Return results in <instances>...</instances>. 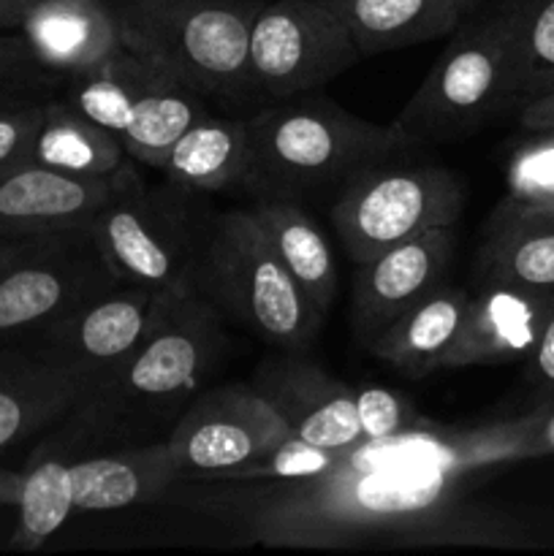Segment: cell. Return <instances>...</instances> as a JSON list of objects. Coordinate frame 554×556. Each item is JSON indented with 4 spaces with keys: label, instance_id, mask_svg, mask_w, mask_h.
Segmentation results:
<instances>
[{
    "label": "cell",
    "instance_id": "1",
    "mask_svg": "<svg viewBox=\"0 0 554 556\" xmlns=\"http://www.w3.org/2000/svg\"><path fill=\"white\" fill-rule=\"evenodd\" d=\"M226 345L221 313L185 282L147 340L71 407V434L109 448L158 443L206 389Z\"/></svg>",
    "mask_w": 554,
    "mask_h": 556
},
{
    "label": "cell",
    "instance_id": "2",
    "mask_svg": "<svg viewBox=\"0 0 554 556\" xmlns=\"http://www.w3.org/2000/svg\"><path fill=\"white\" fill-rule=\"evenodd\" d=\"M405 150L391 125H375L331 98L291 96L248 117L242 190L255 199L304 201L340 190L358 168Z\"/></svg>",
    "mask_w": 554,
    "mask_h": 556
},
{
    "label": "cell",
    "instance_id": "3",
    "mask_svg": "<svg viewBox=\"0 0 554 556\" xmlns=\"http://www.w3.org/2000/svg\"><path fill=\"white\" fill-rule=\"evenodd\" d=\"M259 0H117L119 43L168 79L223 106L259 101L250 25Z\"/></svg>",
    "mask_w": 554,
    "mask_h": 556
},
{
    "label": "cell",
    "instance_id": "4",
    "mask_svg": "<svg viewBox=\"0 0 554 556\" xmlns=\"http://www.w3.org/2000/svg\"><path fill=\"white\" fill-rule=\"evenodd\" d=\"M190 286L223 320L282 353L304 351L326 318L288 275L253 210L212 212L190 266Z\"/></svg>",
    "mask_w": 554,
    "mask_h": 556
},
{
    "label": "cell",
    "instance_id": "5",
    "mask_svg": "<svg viewBox=\"0 0 554 556\" xmlns=\"http://www.w3.org/2000/svg\"><path fill=\"white\" fill-rule=\"evenodd\" d=\"M196 190L147 185L125 166L119 188L92 217V233L114 277L125 286L174 288L190 282L196 250L212 212Z\"/></svg>",
    "mask_w": 554,
    "mask_h": 556
},
{
    "label": "cell",
    "instance_id": "6",
    "mask_svg": "<svg viewBox=\"0 0 554 556\" xmlns=\"http://www.w3.org/2000/svg\"><path fill=\"white\" fill-rule=\"evenodd\" d=\"M505 103H514L511 47L503 16L494 11L451 33L449 47L391 128L405 147L462 139Z\"/></svg>",
    "mask_w": 554,
    "mask_h": 556
},
{
    "label": "cell",
    "instance_id": "7",
    "mask_svg": "<svg viewBox=\"0 0 554 556\" xmlns=\"http://www.w3.org/2000/svg\"><path fill=\"white\" fill-rule=\"evenodd\" d=\"M465 206L459 177L438 163H391L358 168L331 204V226L353 264L435 228L456 226Z\"/></svg>",
    "mask_w": 554,
    "mask_h": 556
},
{
    "label": "cell",
    "instance_id": "8",
    "mask_svg": "<svg viewBox=\"0 0 554 556\" xmlns=\"http://www.w3.org/2000/svg\"><path fill=\"white\" fill-rule=\"evenodd\" d=\"M68 79V101L106 128L134 161L152 168L190 125L210 114L204 98L123 47L98 68Z\"/></svg>",
    "mask_w": 554,
    "mask_h": 556
},
{
    "label": "cell",
    "instance_id": "9",
    "mask_svg": "<svg viewBox=\"0 0 554 556\" xmlns=\"http://www.w3.org/2000/svg\"><path fill=\"white\" fill-rule=\"evenodd\" d=\"M358 60L362 52L331 0L264 3L250 25V74L259 101L315 92Z\"/></svg>",
    "mask_w": 554,
    "mask_h": 556
},
{
    "label": "cell",
    "instance_id": "10",
    "mask_svg": "<svg viewBox=\"0 0 554 556\" xmlns=\"http://www.w3.org/2000/svg\"><path fill=\"white\" fill-rule=\"evenodd\" d=\"M288 438V424L253 386L231 383L199 391L166 443L179 476L234 478Z\"/></svg>",
    "mask_w": 554,
    "mask_h": 556
},
{
    "label": "cell",
    "instance_id": "11",
    "mask_svg": "<svg viewBox=\"0 0 554 556\" xmlns=\"http://www.w3.org/2000/svg\"><path fill=\"white\" fill-rule=\"evenodd\" d=\"M90 226L49 239L0 277V337L60 324L81 304L117 288Z\"/></svg>",
    "mask_w": 554,
    "mask_h": 556
},
{
    "label": "cell",
    "instance_id": "12",
    "mask_svg": "<svg viewBox=\"0 0 554 556\" xmlns=\"http://www.w3.org/2000/svg\"><path fill=\"white\" fill-rule=\"evenodd\" d=\"M353 470L337 465L326 476L297 481L304 494H286L266 514L269 521L302 514V521L324 514L326 521L342 525H391L396 519H413L435 510L449 497V472L405 465H358L351 456Z\"/></svg>",
    "mask_w": 554,
    "mask_h": 556
},
{
    "label": "cell",
    "instance_id": "13",
    "mask_svg": "<svg viewBox=\"0 0 554 556\" xmlns=\"http://www.w3.org/2000/svg\"><path fill=\"white\" fill-rule=\"evenodd\" d=\"M182 286L155 288L119 282L41 331L43 348L38 362L74 375L87 391L147 340Z\"/></svg>",
    "mask_w": 554,
    "mask_h": 556
},
{
    "label": "cell",
    "instance_id": "14",
    "mask_svg": "<svg viewBox=\"0 0 554 556\" xmlns=\"http://www.w3.org/2000/svg\"><path fill=\"white\" fill-rule=\"evenodd\" d=\"M454 250V226H445L394 244L375 258L356 264L351 326L358 345L369 351L413 304L449 282Z\"/></svg>",
    "mask_w": 554,
    "mask_h": 556
},
{
    "label": "cell",
    "instance_id": "15",
    "mask_svg": "<svg viewBox=\"0 0 554 556\" xmlns=\"http://www.w3.org/2000/svg\"><path fill=\"white\" fill-rule=\"evenodd\" d=\"M253 389L280 413L291 438L326 451H351L362 443L356 418V394L342 380L288 353L269 358L253 375Z\"/></svg>",
    "mask_w": 554,
    "mask_h": 556
},
{
    "label": "cell",
    "instance_id": "16",
    "mask_svg": "<svg viewBox=\"0 0 554 556\" xmlns=\"http://www.w3.org/2000/svg\"><path fill=\"white\" fill-rule=\"evenodd\" d=\"M128 166V163H125ZM123 168L112 177H71L38 163H16L0 172V233L43 237L90 226L119 188Z\"/></svg>",
    "mask_w": 554,
    "mask_h": 556
},
{
    "label": "cell",
    "instance_id": "17",
    "mask_svg": "<svg viewBox=\"0 0 554 556\" xmlns=\"http://www.w3.org/2000/svg\"><path fill=\"white\" fill-rule=\"evenodd\" d=\"M552 302L554 296L546 293L478 280V291L470 293L462 334L451 348L443 369L530 358Z\"/></svg>",
    "mask_w": 554,
    "mask_h": 556
},
{
    "label": "cell",
    "instance_id": "18",
    "mask_svg": "<svg viewBox=\"0 0 554 556\" xmlns=\"http://www.w3.org/2000/svg\"><path fill=\"white\" fill-rule=\"evenodd\" d=\"M22 36L43 68L65 76L98 68L123 47L112 0H33Z\"/></svg>",
    "mask_w": 554,
    "mask_h": 556
},
{
    "label": "cell",
    "instance_id": "19",
    "mask_svg": "<svg viewBox=\"0 0 554 556\" xmlns=\"http://www.w3.org/2000/svg\"><path fill=\"white\" fill-rule=\"evenodd\" d=\"M478 280L554 296V210L505 199L483 233Z\"/></svg>",
    "mask_w": 554,
    "mask_h": 556
},
{
    "label": "cell",
    "instance_id": "20",
    "mask_svg": "<svg viewBox=\"0 0 554 556\" xmlns=\"http://www.w3.org/2000/svg\"><path fill=\"white\" fill-rule=\"evenodd\" d=\"M71 492L74 510H119L144 503L166 492L168 483L179 476L168 443L125 445L112 454L87 456L71 462Z\"/></svg>",
    "mask_w": 554,
    "mask_h": 556
},
{
    "label": "cell",
    "instance_id": "21",
    "mask_svg": "<svg viewBox=\"0 0 554 556\" xmlns=\"http://www.w3.org/2000/svg\"><path fill=\"white\" fill-rule=\"evenodd\" d=\"M362 58L445 38L481 0H331Z\"/></svg>",
    "mask_w": 554,
    "mask_h": 556
},
{
    "label": "cell",
    "instance_id": "22",
    "mask_svg": "<svg viewBox=\"0 0 554 556\" xmlns=\"http://www.w3.org/2000/svg\"><path fill=\"white\" fill-rule=\"evenodd\" d=\"M467 307H470V293L443 282L429 296L413 304L402 318H396L369 348V353L407 378H427L429 372L443 369L451 348L462 334Z\"/></svg>",
    "mask_w": 554,
    "mask_h": 556
},
{
    "label": "cell",
    "instance_id": "23",
    "mask_svg": "<svg viewBox=\"0 0 554 556\" xmlns=\"http://www.w3.org/2000/svg\"><path fill=\"white\" fill-rule=\"evenodd\" d=\"M248 168V117L204 114L166 152L158 172L196 193L242 188Z\"/></svg>",
    "mask_w": 554,
    "mask_h": 556
},
{
    "label": "cell",
    "instance_id": "24",
    "mask_svg": "<svg viewBox=\"0 0 554 556\" xmlns=\"http://www.w3.org/2000/svg\"><path fill=\"white\" fill-rule=\"evenodd\" d=\"M250 210L304 296L320 315L329 313L337 296V261L318 223L304 212L302 201L255 199Z\"/></svg>",
    "mask_w": 554,
    "mask_h": 556
},
{
    "label": "cell",
    "instance_id": "25",
    "mask_svg": "<svg viewBox=\"0 0 554 556\" xmlns=\"http://www.w3.org/2000/svg\"><path fill=\"white\" fill-rule=\"evenodd\" d=\"M125 147L71 101L43 103L41 123L27 150V163L90 179L112 177L125 166Z\"/></svg>",
    "mask_w": 554,
    "mask_h": 556
},
{
    "label": "cell",
    "instance_id": "26",
    "mask_svg": "<svg viewBox=\"0 0 554 556\" xmlns=\"http://www.w3.org/2000/svg\"><path fill=\"white\" fill-rule=\"evenodd\" d=\"M85 394V383L74 375L36 362L20 380L0 386V448L30 429L71 413Z\"/></svg>",
    "mask_w": 554,
    "mask_h": 556
},
{
    "label": "cell",
    "instance_id": "27",
    "mask_svg": "<svg viewBox=\"0 0 554 556\" xmlns=\"http://www.w3.org/2000/svg\"><path fill=\"white\" fill-rule=\"evenodd\" d=\"M508 30L514 101H532L554 87V0L500 9Z\"/></svg>",
    "mask_w": 554,
    "mask_h": 556
},
{
    "label": "cell",
    "instance_id": "28",
    "mask_svg": "<svg viewBox=\"0 0 554 556\" xmlns=\"http://www.w3.org/2000/svg\"><path fill=\"white\" fill-rule=\"evenodd\" d=\"M74 510L71 470L60 459L38 462L20 492V543L38 548L47 543Z\"/></svg>",
    "mask_w": 554,
    "mask_h": 556
},
{
    "label": "cell",
    "instance_id": "29",
    "mask_svg": "<svg viewBox=\"0 0 554 556\" xmlns=\"http://www.w3.org/2000/svg\"><path fill=\"white\" fill-rule=\"evenodd\" d=\"M505 179L508 201L532 210H554V130H538L536 139L516 147Z\"/></svg>",
    "mask_w": 554,
    "mask_h": 556
},
{
    "label": "cell",
    "instance_id": "30",
    "mask_svg": "<svg viewBox=\"0 0 554 556\" xmlns=\"http://www.w3.org/2000/svg\"><path fill=\"white\" fill-rule=\"evenodd\" d=\"M348 451H326L315 448V445L302 443L297 438H288L277 445L275 451L264 456V459L253 462L250 467L239 470L234 481H266V478H277V481H307V478L326 476L335 470L342 462Z\"/></svg>",
    "mask_w": 554,
    "mask_h": 556
},
{
    "label": "cell",
    "instance_id": "31",
    "mask_svg": "<svg viewBox=\"0 0 554 556\" xmlns=\"http://www.w3.org/2000/svg\"><path fill=\"white\" fill-rule=\"evenodd\" d=\"M353 394H356L358 429L367 443L411 432L416 413H413L411 402L402 400L400 394L389 389H362Z\"/></svg>",
    "mask_w": 554,
    "mask_h": 556
},
{
    "label": "cell",
    "instance_id": "32",
    "mask_svg": "<svg viewBox=\"0 0 554 556\" xmlns=\"http://www.w3.org/2000/svg\"><path fill=\"white\" fill-rule=\"evenodd\" d=\"M43 103L0 109V172L27 161L33 134L41 123Z\"/></svg>",
    "mask_w": 554,
    "mask_h": 556
},
{
    "label": "cell",
    "instance_id": "33",
    "mask_svg": "<svg viewBox=\"0 0 554 556\" xmlns=\"http://www.w3.org/2000/svg\"><path fill=\"white\" fill-rule=\"evenodd\" d=\"M527 375H530V383L536 386L538 394L554 400V302L543 318L536 348L527 358Z\"/></svg>",
    "mask_w": 554,
    "mask_h": 556
},
{
    "label": "cell",
    "instance_id": "34",
    "mask_svg": "<svg viewBox=\"0 0 554 556\" xmlns=\"http://www.w3.org/2000/svg\"><path fill=\"white\" fill-rule=\"evenodd\" d=\"M41 68L25 36H0V79L36 76Z\"/></svg>",
    "mask_w": 554,
    "mask_h": 556
},
{
    "label": "cell",
    "instance_id": "35",
    "mask_svg": "<svg viewBox=\"0 0 554 556\" xmlns=\"http://www.w3.org/2000/svg\"><path fill=\"white\" fill-rule=\"evenodd\" d=\"M54 237H58V233H43V237H3V233H0V277H3L11 266L20 264L22 258H27V255H33L36 250H41L43 244Z\"/></svg>",
    "mask_w": 554,
    "mask_h": 556
},
{
    "label": "cell",
    "instance_id": "36",
    "mask_svg": "<svg viewBox=\"0 0 554 556\" xmlns=\"http://www.w3.org/2000/svg\"><path fill=\"white\" fill-rule=\"evenodd\" d=\"M519 123L527 130H532V134H538V130H554V87L521 106Z\"/></svg>",
    "mask_w": 554,
    "mask_h": 556
},
{
    "label": "cell",
    "instance_id": "37",
    "mask_svg": "<svg viewBox=\"0 0 554 556\" xmlns=\"http://www.w3.org/2000/svg\"><path fill=\"white\" fill-rule=\"evenodd\" d=\"M538 454H554V410H543V416L538 418L536 429H532L530 440V456Z\"/></svg>",
    "mask_w": 554,
    "mask_h": 556
},
{
    "label": "cell",
    "instance_id": "38",
    "mask_svg": "<svg viewBox=\"0 0 554 556\" xmlns=\"http://www.w3.org/2000/svg\"><path fill=\"white\" fill-rule=\"evenodd\" d=\"M30 3L33 0H0V30H5V27H20L22 30Z\"/></svg>",
    "mask_w": 554,
    "mask_h": 556
}]
</instances>
